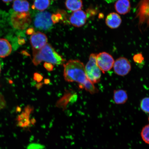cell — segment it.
Wrapping results in <instances>:
<instances>
[{"label": "cell", "mask_w": 149, "mask_h": 149, "mask_svg": "<svg viewBox=\"0 0 149 149\" xmlns=\"http://www.w3.org/2000/svg\"><path fill=\"white\" fill-rule=\"evenodd\" d=\"M64 79L69 82L79 84V88L83 89L84 84L87 80L83 63L78 60H70L64 64Z\"/></svg>", "instance_id": "obj_1"}, {"label": "cell", "mask_w": 149, "mask_h": 149, "mask_svg": "<svg viewBox=\"0 0 149 149\" xmlns=\"http://www.w3.org/2000/svg\"><path fill=\"white\" fill-rule=\"evenodd\" d=\"M43 61L52 64L59 65L64 64L65 61L50 45L47 44L40 50H33V64L37 66Z\"/></svg>", "instance_id": "obj_2"}, {"label": "cell", "mask_w": 149, "mask_h": 149, "mask_svg": "<svg viewBox=\"0 0 149 149\" xmlns=\"http://www.w3.org/2000/svg\"><path fill=\"white\" fill-rule=\"evenodd\" d=\"M96 57L95 54H91L85 67L87 79L94 84L99 82L101 77V71L97 64Z\"/></svg>", "instance_id": "obj_3"}, {"label": "cell", "mask_w": 149, "mask_h": 149, "mask_svg": "<svg viewBox=\"0 0 149 149\" xmlns=\"http://www.w3.org/2000/svg\"><path fill=\"white\" fill-rule=\"evenodd\" d=\"M53 24L52 15L49 12L42 11L39 12L34 18L35 27L40 30L49 31L53 27Z\"/></svg>", "instance_id": "obj_4"}, {"label": "cell", "mask_w": 149, "mask_h": 149, "mask_svg": "<svg viewBox=\"0 0 149 149\" xmlns=\"http://www.w3.org/2000/svg\"><path fill=\"white\" fill-rule=\"evenodd\" d=\"M136 17L138 18L140 29L149 26V0H141L137 5Z\"/></svg>", "instance_id": "obj_5"}, {"label": "cell", "mask_w": 149, "mask_h": 149, "mask_svg": "<svg viewBox=\"0 0 149 149\" xmlns=\"http://www.w3.org/2000/svg\"><path fill=\"white\" fill-rule=\"evenodd\" d=\"M11 20L13 26L15 29L20 30L27 27L31 21L29 12H14L11 15Z\"/></svg>", "instance_id": "obj_6"}, {"label": "cell", "mask_w": 149, "mask_h": 149, "mask_svg": "<svg viewBox=\"0 0 149 149\" xmlns=\"http://www.w3.org/2000/svg\"><path fill=\"white\" fill-rule=\"evenodd\" d=\"M96 62L98 68L103 73L111 70L113 67L115 61L112 56L106 52L96 55Z\"/></svg>", "instance_id": "obj_7"}, {"label": "cell", "mask_w": 149, "mask_h": 149, "mask_svg": "<svg viewBox=\"0 0 149 149\" xmlns=\"http://www.w3.org/2000/svg\"><path fill=\"white\" fill-rule=\"evenodd\" d=\"M113 67L115 73L120 76L126 75L131 70L130 61L124 57L119 58L115 61Z\"/></svg>", "instance_id": "obj_8"}, {"label": "cell", "mask_w": 149, "mask_h": 149, "mask_svg": "<svg viewBox=\"0 0 149 149\" xmlns=\"http://www.w3.org/2000/svg\"><path fill=\"white\" fill-rule=\"evenodd\" d=\"M47 38L45 34L37 31L31 35L30 38L31 45L33 50H39L47 44Z\"/></svg>", "instance_id": "obj_9"}, {"label": "cell", "mask_w": 149, "mask_h": 149, "mask_svg": "<svg viewBox=\"0 0 149 149\" xmlns=\"http://www.w3.org/2000/svg\"><path fill=\"white\" fill-rule=\"evenodd\" d=\"M87 16L84 11L80 10L73 12L71 15L70 23L74 27H80L84 25L86 23Z\"/></svg>", "instance_id": "obj_10"}, {"label": "cell", "mask_w": 149, "mask_h": 149, "mask_svg": "<svg viewBox=\"0 0 149 149\" xmlns=\"http://www.w3.org/2000/svg\"><path fill=\"white\" fill-rule=\"evenodd\" d=\"M122 19L118 14L114 12L111 13L107 16L105 23L108 27L111 29L118 28L122 23Z\"/></svg>", "instance_id": "obj_11"}, {"label": "cell", "mask_w": 149, "mask_h": 149, "mask_svg": "<svg viewBox=\"0 0 149 149\" xmlns=\"http://www.w3.org/2000/svg\"><path fill=\"white\" fill-rule=\"evenodd\" d=\"M115 8L116 12L120 14L128 13L130 9L129 0H117L115 4Z\"/></svg>", "instance_id": "obj_12"}, {"label": "cell", "mask_w": 149, "mask_h": 149, "mask_svg": "<svg viewBox=\"0 0 149 149\" xmlns=\"http://www.w3.org/2000/svg\"><path fill=\"white\" fill-rule=\"evenodd\" d=\"M14 12H29V4L26 0H15L13 5Z\"/></svg>", "instance_id": "obj_13"}, {"label": "cell", "mask_w": 149, "mask_h": 149, "mask_svg": "<svg viewBox=\"0 0 149 149\" xmlns=\"http://www.w3.org/2000/svg\"><path fill=\"white\" fill-rule=\"evenodd\" d=\"M12 51V47L6 39H0V57L8 56Z\"/></svg>", "instance_id": "obj_14"}, {"label": "cell", "mask_w": 149, "mask_h": 149, "mask_svg": "<svg viewBox=\"0 0 149 149\" xmlns=\"http://www.w3.org/2000/svg\"><path fill=\"white\" fill-rule=\"evenodd\" d=\"M128 95L126 91L123 89H118L113 92V100L117 104L125 103L128 100Z\"/></svg>", "instance_id": "obj_15"}, {"label": "cell", "mask_w": 149, "mask_h": 149, "mask_svg": "<svg viewBox=\"0 0 149 149\" xmlns=\"http://www.w3.org/2000/svg\"><path fill=\"white\" fill-rule=\"evenodd\" d=\"M65 5L67 9L73 12L81 10L83 6L82 0H66Z\"/></svg>", "instance_id": "obj_16"}, {"label": "cell", "mask_w": 149, "mask_h": 149, "mask_svg": "<svg viewBox=\"0 0 149 149\" xmlns=\"http://www.w3.org/2000/svg\"><path fill=\"white\" fill-rule=\"evenodd\" d=\"M50 5V0H35L32 8L42 12L47 9Z\"/></svg>", "instance_id": "obj_17"}, {"label": "cell", "mask_w": 149, "mask_h": 149, "mask_svg": "<svg viewBox=\"0 0 149 149\" xmlns=\"http://www.w3.org/2000/svg\"><path fill=\"white\" fill-rule=\"evenodd\" d=\"M29 113H23L20 115L18 119V124L21 127L29 126L30 122L29 120Z\"/></svg>", "instance_id": "obj_18"}, {"label": "cell", "mask_w": 149, "mask_h": 149, "mask_svg": "<svg viewBox=\"0 0 149 149\" xmlns=\"http://www.w3.org/2000/svg\"><path fill=\"white\" fill-rule=\"evenodd\" d=\"M83 88H84L86 90L90 93L91 94H95L98 92V89L95 86L94 84L91 82L88 79H87L84 84Z\"/></svg>", "instance_id": "obj_19"}, {"label": "cell", "mask_w": 149, "mask_h": 149, "mask_svg": "<svg viewBox=\"0 0 149 149\" xmlns=\"http://www.w3.org/2000/svg\"><path fill=\"white\" fill-rule=\"evenodd\" d=\"M141 136L143 141L149 144V124L143 128L141 132Z\"/></svg>", "instance_id": "obj_20"}, {"label": "cell", "mask_w": 149, "mask_h": 149, "mask_svg": "<svg viewBox=\"0 0 149 149\" xmlns=\"http://www.w3.org/2000/svg\"><path fill=\"white\" fill-rule=\"evenodd\" d=\"M141 110L146 113H149V97H146L141 100L140 103Z\"/></svg>", "instance_id": "obj_21"}, {"label": "cell", "mask_w": 149, "mask_h": 149, "mask_svg": "<svg viewBox=\"0 0 149 149\" xmlns=\"http://www.w3.org/2000/svg\"><path fill=\"white\" fill-rule=\"evenodd\" d=\"M133 60L137 64H141L144 60V58L141 53L137 54L134 56Z\"/></svg>", "instance_id": "obj_22"}, {"label": "cell", "mask_w": 149, "mask_h": 149, "mask_svg": "<svg viewBox=\"0 0 149 149\" xmlns=\"http://www.w3.org/2000/svg\"><path fill=\"white\" fill-rule=\"evenodd\" d=\"M6 106V102L4 97L0 94V110L4 108Z\"/></svg>", "instance_id": "obj_23"}, {"label": "cell", "mask_w": 149, "mask_h": 149, "mask_svg": "<svg viewBox=\"0 0 149 149\" xmlns=\"http://www.w3.org/2000/svg\"><path fill=\"white\" fill-rule=\"evenodd\" d=\"M44 68L48 71H52L53 69V64L51 63H45L44 64Z\"/></svg>", "instance_id": "obj_24"}, {"label": "cell", "mask_w": 149, "mask_h": 149, "mask_svg": "<svg viewBox=\"0 0 149 149\" xmlns=\"http://www.w3.org/2000/svg\"><path fill=\"white\" fill-rule=\"evenodd\" d=\"M33 79H34L35 81L38 82H40L42 81L43 79V77L40 74L36 73L34 74V77H33Z\"/></svg>", "instance_id": "obj_25"}, {"label": "cell", "mask_w": 149, "mask_h": 149, "mask_svg": "<svg viewBox=\"0 0 149 149\" xmlns=\"http://www.w3.org/2000/svg\"><path fill=\"white\" fill-rule=\"evenodd\" d=\"M33 32V29H29L27 31V33L28 34H30L31 33Z\"/></svg>", "instance_id": "obj_26"}, {"label": "cell", "mask_w": 149, "mask_h": 149, "mask_svg": "<svg viewBox=\"0 0 149 149\" xmlns=\"http://www.w3.org/2000/svg\"><path fill=\"white\" fill-rule=\"evenodd\" d=\"M13 0H2L3 2L6 3H8L11 2Z\"/></svg>", "instance_id": "obj_27"}, {"label": "cell", "mask_w": 149, "mask_h": 149, "mask_svg": "<svg viewBox=\"0 0 149 149\" xmlns=\"http://www.w3.org/2000/svg\"><path fill=\"white\" fill-rule=\"evenodd\" d=\"M1 65H0V72H1Z\"/></svg>", "instance_id": "obj_28"}, {"label": "cell", "mask_w": 149, "mask_h": 149, "mask_svg": "<svg viewBox=\"0 0 149 149\" xmlns=\"http://www.w3.org/2000/svg\"><path fill=\"white\" fill-rule=\"evenodd\" d=\"M148 120H149V118H148Z\"/></svg>", "instance_id": "obj_29"}]
</instances>
